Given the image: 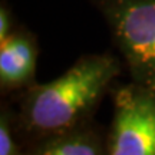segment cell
I'll list each match as a JSON object with an SVG mask.
<instances>
[{"mask_svg":"<svg viewBox=\"0 0 155 155\" xmlns=\"http://www.w3.org/2000/svg\"><path fill=\"white\" fill-rule=\"evenodd\" d=\"M114 115L106 131L108 155H155V95L131 82L111 89Z\"/></svg>","mask_w":155,"mask_h":155,"instance_id":"obj_3","label":"cell"},{"mask_svg":"<svg viewBox=\"0 0 155 155\" xmlns=\"http://www.w3.org/2000/svg\"><path fill=\"white\" fill-rule=\"evenodd\" d=\"M23 147L15 127V106L9 98L0 104V155H22Z\"/></svg>","mask_w":155,"mask_h":155,"instance_id":"obj_6","label":"cell"},{"mask_svg":"<svg viewBox=\"0 0 155 155\" xmlns=\"http://www.w3.org/2000/svg\"><path fill=\"white\" fill-rule=\"evenodd\" d=\"M39 43L36 35L19 26L0 42V94L9 98L33 86Z\"/></svg>","mask_w":155,"mask_h":155,"instance_id":"obj_4","label":"cell"},{"mask_svg":"<svg viewBox=\"0 0 155 155\" xmlns=\"http://www.w3.org/2000/svg\"><path fill=\"white\" fill-rule=\"evenodd\" d=\"M22 155H108L106 131L92 119L72 131L25 147Z\"/></svg>","mask_w":155,"mask_h":155,"instance_id":"obj_5","label":"cell"},{"mask_svg":"<svg viewBox=\"0 0 155 155\" xmlns=\"http://www.w3.org/2000/svg\"><path fill=\"white\" fill-rule=\"evenodd\" d=\"M101 13L131 81L155 95V0H88Z\"/></svg>","mask_w":155,"mask_h":155,"instance_id":"obj_2","label":"cell"},{"mask_svg":"<svg viewBox=\"0 0 155 155\" xmlns=\"http://www.w3.org/2000/svg\"><path fill=\"white\" fill-rule=\"evenodd\" d=\"M111 52L82 55L61 76L9 96L22 147L72 131L95 119L102 101L124 72Z\"/></svg>","mask_w":155,"mask_h":155,"instance_id":"obj_1","label":"cell"},{"mask_svg":"<svg viewBox=\"0 0 155 155\" xmlns=\"http://www.w3.org/2000/svg\"><path fill=\"white\" fill-rule=\"evenodd\" d=\"M16 28L17 26H15L13 15H12L9 5L6 2H2L0 5V42L5 40L9 35H12V32Z\"/></svg>","mask_w":155,"mask_h":155,"instance_id":"obj_7","label":"cell"}]
</instances>
